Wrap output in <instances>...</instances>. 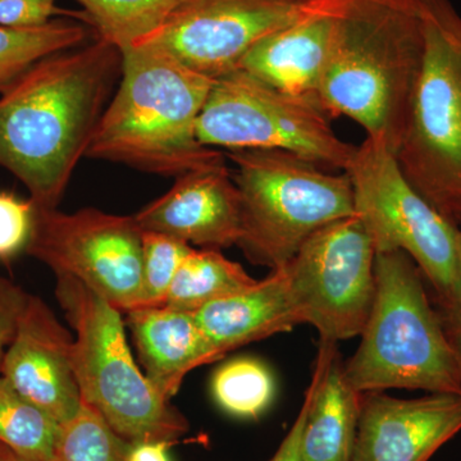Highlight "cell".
<instances>
[{"label":"cell","instance_id":"7c38bea8","mask_svg":"<svg viewBox=\"0 0 461 461\" xmlns=\"http://www.w3.org/2000/svg\"><path fill=\"white\" fill-rule=\"evenodd\" d=\"M335 2L185 0L159 29L135 45L165 51L217 80L236 71L240 60L262 39L326 11Z\"/></svg>","mask_w":461,"mask_h":461},{"label":"cell","instance_id":"44dd1931","mask_svg":"<svg viewBox=\"0 0 461 461\" xmlns=\"http://www.w3.org/2000/svg\"><path fill=\"white\" fill-rule=\"evenodd\" d=\"M84 26L50 21L32 29L0 26V94L11 89L44 58L80 47L86 39Z\"/></svg>","mask_w":461,"mask_h":461},{"label":"cell","instance_id":"603a6c76","mask_svg":"<svg viewBox=\"0 0 461 461\" xmlns=\"http://www.w3.org/2000/svg\"><path fill=\"white\" fill-rule=\"evenodd\" d=\"M59 427L0 377V444L21 456L51 461Z\"/></svg>","mask_w":461,"mask_h":461},{"label":"cell","instance_id":"ffe728a7","mask_svg":"<svg viewBox=\"0 0 461 461\" xmlns=\"http://www.w3.org/2000/svg\"><path fill=\"white\" fill-rule=\"evenodd\" d=\"M254 280L241 264L227 259L217 249H195L176 273L165 305L196 313L212 303L253 287Z\"/></svg>","mask_w":461,"mask_h":461},{"label":"cell","instance_id":"d4e9b609","mask_svg":"<svg viewBox=\"0 0 461 461\" xmlns=\"http://www.w3.org/2000/svg\"><path fill=\"white\" fill-rule=\"evenodd\" d=\"M131 446L83 402L77 414L60 424L51 461H127Z\"/></svg>","mask_w":461,"mask_h":461},{"label":"cell","instance_id":"d6986e66","mask_svg":"<svg viewBox=\"0 0 461 461\" xmlns=\"http://www.w3.org/2000/svg\"><path fill=\"white\" fill-rule=\"evenodd\" d=\"M195 317L222 357L300 324L285 267L242 293L204 306Z\"/></svg>","mask_w":461,"mask_h":461},{"label":"cell","instance_id":"f1b7e54d","mask_svg":"<svg viewBox=\"0 0 461 461\" xmlns=\"http://www.w3.org/2000/svg\"><path fill=\"white\" fill-rule=\"evenodd\" d=\"M66 14L54 0H0V26L32 29L50 23L56 14Z\"/></svg>","mask_w":461,"mask_h":461},{"label":"cell","instance_id":"4dcf8cb0","mask_svg":"<svg viewBox=\"0 0 461 461\" xmlns=\"http://www.w3.org/2000/svg\"><path fill=\"white\" fill-rule=\"evenodd\" d=\"M309 402H311V388H306L304 402H303L302 409L297 414L293 427L288 430L287 436L273 455L269 461H303L302 459V436L304 429L306 414H308Z\"/></svg>","mask_w":461,"mask_h":461},{"label":"cell","instance_id":"3957f363","mask_svg":"<svg viewBox=\"0 0 461 461\" xmlns=\"http://www.w3.org/2000/svg\"><path fill=\"white\" fill-rule=\"evenodd\" d=\"M215 80L165 51L122 50L120 86L100 118L86 157L139 171L180 177L226 162L198 140L196 126Z\"/></svg>","mask_w":461,"mask_h":461},{"label":"cell","instance_id":"9a60e30c","mask_svg":"<svg viewBox=\"0 0 461 461\" xmlns=\"http://www.w3.org/2000/svg\"><path fill=\"white\" fill-rule=\"evenodd\" d=\"M133 217L142 230L200 249L238 247L241 236V200L226 162L185 173Z\"/></svg>","mask_w":461,"mask_h":461},{"label":"cell","instance_id":"484cf974","mask_svg":"<svg viewBox=\"0 0 461 461\" xmlns=\"http://www.w3.org/2000/svg\"><path fill=\"white\" fill-rule=\"evenodd\" d=\"M191 245L165 233L142 230V293L140 308H159L166 297L176 273Z\"/></svg>","mask_w":461,"mask_h":461},{"label":"cell","instance_id":"6da1fadb","mask_svg":"<svg viewBox=\"0 0 461 461\" xmlns=\"http://www.w3.org/2000/svg\"><path fill=\"white\" fill-rule=\"evenodd\" d=\"M122 75V51L100 38L44 58L0 94V167L38 208L57 209Z\"/></svg>","mask_w":461,"mask_h":461},{"label":"cell","instance_id":"7402d4cb","mask_svg":"<svg viewBox=\"0 0 461 461\" xmlns=\"http://www.w3.org/2000/svg\"><path fill=\"white\" fill-rule=\"evenodd\" d=\"M100 38L121 51L159 29L185 0H77Z\"/></svg>","mask_w":461,"mask_h":461},{"label":"cell","instance_id":"ac0fdd59","mask_svg":"<svg viewBox=\"0 0 461 461\" xmlns=\"http://www.w3.org/2000/svg\"><path fill=\"white\" fill-rule=\"evenodd\" d=\"M302 436L303 461H353L360 393L348 384L335 342L320 341Z\"/></svg>","mask_w":461,"mask_h":461},{"label":"cell","instance_id":"5bb4252c","mask_svg":"<svg viewBox=\"0 0 461 461\" xmlns=\"http://www.w3.org/2000/svg\"><path fill=\"white\" fill-rule=\"evenodd\" d=\"M461 430V393H360L353 461H429Z\"/></svg>","mask_w":461,"mask_h":461},{"label":"cell","instance_id":"f546056e","mask_svg":"<svg viewBox=\"0 0 461 461\" xmlns=\"http://www.w3.org/2000/svg\"><path fill=\"white\" fill-rule=\"evenodd\" d=\"M26 297L27 294L23 288L0 277V366L14 338L18 315L23 311Z\"/></svg>","mask_w":461,"mask_h":461},{"label":"cell","instance_id":"8fae6325","mask_svg":"<svg viewBox=\"0 0 461 461\" xmlns=\"http://www.w3.org/2000/svg\"><path fill=\"white\" fill-rule=\"evenodd\" d=\"M26 253L56 276L83 282L121 313L140 305L142 230L133 215L93 208L67 214L35 206Z\"/></svg>","mask_w":461,"mask_h":461},{"label":"cell","instance_id":"30bf717a","mask_svg":"<svg viewBox=\"0 0 461 461\" xmlns=\"http://www.w3.org/2000/svg\"><path fill=\"white\" fill-rule=\"evenodd\" d=\"M375 249L357 215L318 230L285 266L300 324L321 341L362 335L375 293Z\"/></svg>","mask_w":461,"mask_h":461},{"label":"cell","instance_id":"83f0119b","mask_svg":"<svg viewBox=\"0 0 461 461\" xmlns=\"http://www.w3.org/2000/svg\"><path fill=\"white\" fill-rule=\"evenodd\" d=\"M432 303L461 375V227L456 275L447 290L435 294Z\"/></svg>","mask_w":461,"mask_h":461},{"label":"cell","instance_id":"7a4b0ae2","mask_svg":"<svg viewBox=\"0 0 461 461\" xmlns=\"http://www.w3.org/2000/svg\"><path fill=\"white\" fill-rule=\"evenodd\" d=\"M423 54L421 0H346L318 102L330 118H350L396 154Z\"/></svg>","mask_w":461,"mask_h":461},{"label":"cell","instance_id":"277c9868","mask_svg":"<svg viewBox=\"0 0 461 461\" xmlns=\"http://www.w3.org/2000/svg\"><path fill=\"white\" fill-rule=\"evenodd\" d=\"M375 293L362 342L344 363L357 393H461L459 368L423 284L403 251L375 253Z\"/></svg>","mask_w":461,"mask_h":461},{"label":"cell","instance_id":"d6a6232c","mask_svg":"<svg viewBox=\"0 0 461 461\" xmlns=\"http://www.w3.org/2000/svg\"><path fill=\"white\" fill-rule=\"evenodd\" d=\"M0 461H38L29 459V457L21 456L12 451L11 448L5 447V445L0 444Z\"/></svg>","mask_w":461,"mask_h":461},{"label":"cell","instance_id":"5b68a950","mask_svg":"<svg viewBox=\"0 0 461 461\" xmlns=\"http://www.w3.org/2000/svg\"><path fill=\"white\" fill-rule=\"evenodd\" d=\"M56 296L74 330L72 368L83 402L130 444L171 442L189 429L133 360L122 313L71 276H56Z\"/></svg>","mask_w":461,"mask_h":461},{"label":"cell","instance_id":"ba28073f","mask_svg":"<svg viewBox=\"0 0 461 461\" xmlns=\"http://www.w3.org/2000/svg\"><path fill=\"white\" fill-rule=\"evenodd\" d=\"M196 135L205 147L286 151L342 172L357 148L336 135L320 103L273 89L239 69L215 80Z\"/></svg>","mask_w":461,"mask_h":461},{"label":"cell","instance_id":"1f68e13d","mask_svg":"<svg viewBox=\"0 0 461 461\" xmlns=\"http://www.w3.org/2000/svg\"><path fill=\"white\" fill-rule=\"evenodd\" d=\"M169 442H139L132 444L127 461H171L168 456Z\"/></svg>","mask_w":461,"mask_h":461},{"label":"cell","instance_id":"cb8c5ba5","mask_svg":"<svg viewBox=\"0 0 461 461\" xmlns=\"http://www.w3.org/2000/svg\"><path fill=\"white\" fill-rule=\"evenodd\" d=\"M275 378L268 366L254 357H238L214 373L212 393L224 411L256 420L275 397Z\"/></svg>","mask_w":461,"mask_h":461},{"label":"cell","instance_id":"4316f807","mask_svg":"<svg viewBox=\"0 0 461 461\" xmlns=\"http://www.w3.org/2000/svg\"><path fill=\"white\" fill-rule=\"evenodd\" d=\"M33 212L32 200L0 191V262L9 263L26 251L32 238Z\"/></svg>","mask_w":461,"mask_h":461},{"label":"cell","instance_id":"9c48e42d","mask_svg":"<svg viewBox=\"0 0 461 461\" xmlns=\"http://www.w3.org/2000/svg\"><path fill=\"white\" fill-rule=\"evenodd\" d=\"M344 172L353 186L355 215L375 253L403 251L435 294L447 290L456 275L460 229L411 186L391 149L366 138Z\"/></svg>","mask_w":461,"mask_h":461},{"label":"cell","instance_id":"52a82bcc","mask_svg":"<svg viewBox=\"0 0 461 461\" xmlns=\"http://www.w3.org/2000/svg\"><path fill=\"white\" fill-rule=\"evenodd\" d=\"M423 63L395 157L418 193L461 227V16L421 0Z\"/></svg>","mask_w":461,"mask_h":461},{"label":"cell","instance_id":"2e32d148","mask_svg":"<svg viewBox=\"0 0 461 461\" xmlns=\"http://www.w3.org/2000/svg\"><path fill=\"white\" fill-rule=\"evenodd\" d=\"M345 2L336 0L326 11L262 39L240 60L239 71L282 93L318 102L336 16Z\"/></svg>","mask_w":461,"mask_h":461},{"label":"cell","instance_id":"e0dca14e","mask_svg":"<svg viewBox=\"0 0 461 461\" xmlns=\"http://www.w3.org/2000/svg\"><path fill=\"white\" fill-rule=\"evenodd\" d=\"M127 324L145 375L166 399L178 393L193 369L223 357L191 312L168 306L133 309Z\"/></svg>","mask_w":461,"mask_h":461},{"label":"cell","instance_id":"4fadbf2b","mask_svg":"<svg viewBox=\"0 0 461 461\" xmlns=\"http://www.w3.org/2000/svg\"><path fill=\"white\" fill-rule=\"evenodd\" d=\"M72 346L74 336L50 306L27 294L0 377L59 424L74 418L83 403L72 368Z\"/></svg>","mask_w":461,"mask_h":461},{"label":"cell","instance_id":"8992f818","mask_svg":"<svg viewBox=\"0 0 461 461\" xmlns=\"http://www.w3.org/2000/svg\"><path fill=\"white\" fill-rule=\"evenodd\" d=\"M241 200L238 247L271 271L286 266L327 224L355 215L353 186L342 173L280 150H227Z\"/></svg>","mask_w":461,"mask_h":461}]
</instances>
